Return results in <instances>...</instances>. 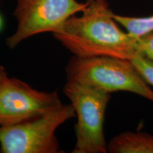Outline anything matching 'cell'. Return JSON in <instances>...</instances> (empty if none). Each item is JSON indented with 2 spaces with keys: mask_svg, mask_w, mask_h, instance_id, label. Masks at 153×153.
<instances>
[{
  "mask_svg": "<svg viewBox=\"0 0 153 153\" xmlns=\"http://www.w3.org/2000/svg\"><path fill=\"white\" fill-rule=\"evenodd\" d=\"M77 117L73 153H106L104 133L105 113L111 93L68 81L63 88Z\"/></svg>",
  "mask_w": 153,
  "mask_h": 153,
  "instance_id": "3957f363",
  "label": "cell"
},
{
  "mask_svg": "<svg viewBox=\"0 0 153 153\" xmlns=\"http://www.w3.org/2000/svg\"><path fill=\"white\" fill-rule=\"evenodd\" d=\"M72 104H62L36 119L16 125L0 126V152L57 153L60 146L55 131L75 116Z\"/></svg>",
  "mask_w": 153,
  "mask_h": 153,
  "instance_id": "277c9868",
  "label": "cell"
},
{
  "mask_svg": "<svg viewBox=\"0 0 153 153\" xmlns=\"http://www.w3.org/2000/svg\"><path fill=\"white\" fill-rule=\"evenodd\" d=\"M108 152L153 153V135L145 133H122L111 140L108 144Z\"/></svg>",
  "mask_w": 153,
  "mask_h": 153,
  "instance_id": "52a82bcc",
  "label": "cell"
},
{
  "mask_svg": "<svg viewBox=\"0 0 153 153\" xmlns=\"http://www.w3.org/2000/svg\"><path fill=\"white\" fill-rule=\"evenodd\" d=\"M68 81L111 93L136 94L153 102V91L131 60L108 56L74 55L65 69Z\"/></svg>",
  "mask_w": 153,
  "mask_h": 153,
  "instance_id": "7a4b0ae2",
  "label": "cell"
},
{
  "mask_svg": "<svg viewBox=\"0 0 153 153\" xmlns=\"http://www.w3.org/2000/svg\"><path fill=\"white\" fill-rule=\"evenodd\" d=\"M87 1L81 16L67 19L53 32L54 38L75 56L133 60L139 53L137 37L118 27L106 0Z\"/></svg>",
  "mask_w": 153,
  "mask_h": 153,
  "instance_id": "6da1fadb",
  "label": "cell"
},
{
  "mask_svg": "<svg viewBox=\"0 0 153 153\" xmlns=\"http://www.w3.org/2000/svg\"><path fill=\"white\" fill-rule=\"evenodd\" d=\"M61 104L56 91H39L22 80L7 76L0 88V126L36 119Z\"/></svg>",
  "mask_w": 153,
  "mask_h": 153,
  "instance_id": "8992f818",
  "label": "cell"
},
{
  "mask_svg": "<svg viewBox=\"0 0 153 153\" xmlns=\"http://www.w3.org/2000/svg\"><path fill=\"white\" fill-rule=\"evenodd\" d=\"M87 1L76 0H16L14 16L16 31L6 41L13 49L24 40L37 34L55 31L70 17L82 12Z\"/></svg>",
  "mask_w": 153,
  "mask_h": 153,
  "instance_id": "5b68a950",
  "label": "cell"
},
{
  "mask_svg": "<svg viewBox=\"0 0 153 153\" xmlns=\"http://www.w3.org/2000/svg\"><path fill=\"white\" fill-rule=\"evenodd\" d=\"M111 15L118 24L135 37L153 31V14L146 17H132L121 16L112 11Z\"/></svg>",
  "mask_w": 153,
  "mask_h": 153,
  "instance_id": "ba28073f",
  "label": "cell"
},
{
  "mask_svg": "<svg viewBox=\"0 0 153 153\" xmlns=\"http://www.w3.org/2000/svg\"><path fill=\"white\" fill-rule=\"evenodd\" d=\"M0 2H1V0H0Z\"/></svg>",
  "mask_w": 153,
  "mask_h": 153,
  "instance_id": "4fadbf2b",
  "label": "cell"
},
{
  "mask_svg": "<svg viewBox=\"0 0 153 153\" xmlns=\"http://www.w3.org/2000/svg\"><path fill=\"white\" fill-rule=\"evenodd\" d=\"M131 61L145 81L153 87V61L140 53Z\"/></svg>",
  "mask_w": 153,
  "mask_h": 153,
  "instance_id": "9c48e42d",
  "label": "cell"
},
{
  "mask_svg": "<svg viewBox=\"0 0 153 153\" xmlns=\"http://www.w3.org/2000/svg\"><path fill=\"white\" fill-rule=\"evenodd\" d=\"M137 45L140 54L153 61V31L137 37Z\"/></svg>",
  "mask_w": 153,
  "mask_h": 153,
  "instance_id": "30bf717a",
  "label": "cell"
},
{
  "mask_svg": "<svg viewBox=\"0 0 153 153\" xmlns=\"http://www.w3.org/2000/svg\"><path fill=\"white\" fill-rule=\"evenodd\" d=\"M8 76L7 75V71H6L4 67L0 65V88H1V86L2 85V82L5 79V78Z\"/></svg>",
  "mask_w": 153,
  "mask_h": 153,
  "instance_id": "8fae6325",
  "label": "cell"
},
{
  "mask_svg": "<svg viewBox=\"0 0 153 153\" xmlns=\"http://www.w3.org/2000/svg\"><path fill=\"white\" fill-rule=\"evenodd\" d=\"M2 26H3V20H2V18H1V15H0V30H1V28H2Z\"/></svg>",
  "mask_w": 153,
  "mask_h": 153,
  "instance_id": "7c38bea8",
  "label": "cell"
}]
</instances>
